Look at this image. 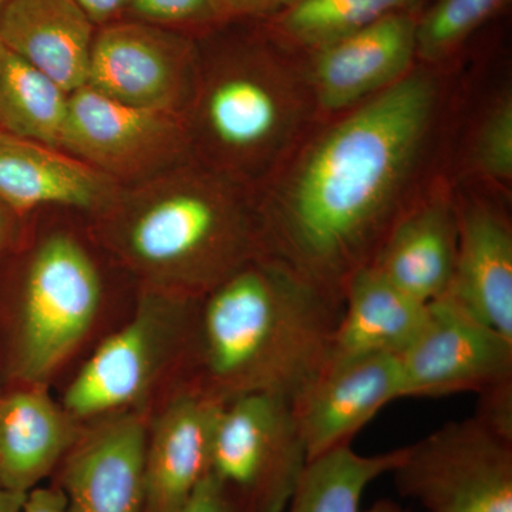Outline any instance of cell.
<instances>
[{"mask_svg":"<svg viewBox=\"0 0 512 512\" xmlns=\"http://www.w3.org/2000/svg\"><path fill=\"white\" fill-rule=\"evenodd\" d=\"M96 220L101 244L140 286L191 299L265 255L251 194L194 158L121 188Z\"/></svg>","mask_w":512,"mask_h":512,"instance_id":"277c9868","label":"cell"},{"mask_svg":"<svg viewBox=\"0 0 512 512\" xmlns=\"http://www.w3.org/2000/svg\"><path fill=\"white\" fill-rule=\"evenodd\" d=\"M342 308L284 262L256 256L201 299L185 386L221 403L245 394L293 402L325 369Z\"/></svg>","mask_w":512,"mask_h":512,"instance_id":"7a4b0ae2","label":"cell"},{"mask_svg":"<svg viewBox=\"0 0 512 512\" xmlns=\"http://www.w3.org/2000/svg\"><path fill=\"white\" fill-rule=\"evenodd\" d=\"M69 93L0 42V131L60 148Z\"/></svg>","mask_w":512,"mask_h":512,"instance_id":"7402d4cb","label":"cell"},{"mask_svg":"<svg viewBox=\"0 0 512 512\" xmlns=\"http://www.w3.org/2000/svg\"><path fill=\"white\" fill-rule=\"evenodd\" d=\"M402 454L400 447L366 456L349 444L313 458L285 512H362L367 488L392 473Z\"/></svg>","mask_w":512,"mask_h":512,"instance_id":"603a6c76","label":"cell"},{"mask_svg":"<svg viewBox=\"0 0 512 512\" xmlns=\"http://www.w3.org/2000/svg\"><path fill=\"white\" fill-rule=\"evenodd\" d=\"M457 244V205L450 195L433 194L404 208L369 266L400 291L430 303L450 288Z\"/></svg>","mask_w":512,"mask_h":512,"instance_id":"e0dca14e","label":"cell"},{"mask_svg":"<svg viewBox=\"0 0 512 512\" xmlns=\"http://www.w3.org/2000/svg\"><path fill=\"white\" fill-rule=\"evenodd\" d=\"M362 512H412L409 510H406V508L402 507V505L394 503L392 500H379L376 501L375 504L372 505V507L369 508V510L362 511Z\"/></svg>","mask_w":512,"mask_h":512,"instance_id":"d6a6232c","label":"cell"},{"mask_svg":"<svg viewBox=\"0 0 512 512\" xmlns=\"http://www.w3.org/2000/svg\"><path fill=\"white\" fill-rule=\"evenodd\" d=\"M201 67L187 114L192 158L244 190L272 180L316 110L308 59L264 22L197 37Z\"/></svg>","mask_w":512,"mask_h":512,"instance_id":"3957f363","label":"cell"},{"mask_svg":"<svg viewBox=\"0 0 512 512\" xmlns=\"http://www.w3.org/2000/svg\"><path fill=\"white\" fill-rule=\"evenodd\" d=\"M60 150L121 188L146 183L192 160L184 117L127 106L87 84L69 94Z\"/></svg>","mask_w":512,"mask_h":512,"instance_id":"9c48e42d","label":"cell"},{"mask_svg":"<svg viewBox=\"0 0 512 512\" xmlns=\"http://www.w3.org/2000/svg\"><path fill=\"white\" fill-rule=\"evenodd\" d=\"M6 0H0V15H2L3 6H5Z\"/></svg>","mask_w":512,"mask_h":512,"instance_id":"e575fe53","label":"cell"},{"mask_svg":"<svg viewBox=\"0 0 512 512\" xmlns=\"http://www.w3.org/2000/svg\"><path fill=\"white\" fill-rule=\"evenodd\" d=\"M221 402L190 386L174 389L148 420L144 512H181L210 473Z\"/></svg>","mask_w":512,"mask_h":512,"instance_id":"5bb4252c","label":"cell"},{"mask_svg":"<svg viewBox=\"0 0 512 512\" xmlns=\"http://www.w3.org/2000/svg\"><path fill=\"white\" fill-rule=\"evenodd\" d=\"M103 303L99 266L66 231L33 249L6 330L5 376L13 386H46L92 330Z\"/></svg>","mask_w":512,"mask_h":512,"instance_id":"8992f818","label":"cell"},{"mask_svg":"<svg viewBox=\"0 0 512 512\" xmlns=\"http://www.w3.org/2000/svg\"><path fill=\"white\" fill-rule=\"evenodd\" d=\"M200 67L197 37L121 19L97 29L87 86L127 106L187 120Z\"/></svg>","mask_w":512,"mask_h":512,"instance_id":"30bf717a","label":"cell"},{"mask_svg":"<svg viewBox=\"0 0 512 512\" xmlns=\"http://www.w3.org/2000/svg\"><path fill=\"white\" fill-rule=\"evenodd\" d=\"M399 365L400 400L480 396L512 382V339L444 295L429 303L419 332L399 355Z\"/></svg>","mask_w":512,"mask_h":512,"instance_id":"8fae6325","label":"cell"},{"mask_svg":"<svg viewBox=\"0 0 512 512\" xmlns=\"http://www.w3.org/2000/svg\"><path fill=\"white\" fill-rule=\"evenodd\" d=\"M22 512H69L66 495L56 483L37 485L26 494Z\"/></svg>","mask_w":512,"mask_h":512,"instance_id":"f546056e","label":"cell"},{"mask_svg":"<svg viewBox=\"0 0 512 512\" xmlns=\"http://www.w3.org/2000/svg\"><path fill=\"white\" fill-rule=\"evenodd\" d=\"M124 19L195 37L221 26L218 0H131Z\"/></svg>","mask_w":512,"mask_h":512,"instance_id":"4316f807","label":"cell"},{"mask_svg":"<svg viewBox=\"0 0 512 512\" xmlns=\"http://www.w3.org/2000/svg\"><path fill=\"white\" fill-rule=\"evenodd\" d=\"M97 29L124 19L131 0H74Z\"/></svg>","mask_w":512,"mask_h":512,"instance_id":"4dcf8cb0","label":"cell"},{"mask_svg":"<svg viewBox=\"0 0 512 512\" xmlns=\"http://www.w3.org/2000/svg\"><path fill=\"white\" fill-rule=\"evenodd\" d=\"M474 168L494 183L512 181V97L503 93L488 107L473 143Z\"/></svg>","mask_w":512,"mask_h":512,"instance_id":"484cf974","label":"cell"},{"mask_svg":"<svg viewBox=\"0 0 512 512\" xmlns=\"http://www.w3.org/2000/svg\"><path fill=\"white\" fill-rule=\"evenodd\" d=\"M309 464L291 400L245 394L222 404L210 473L247 512H285Z\"/></svg>","mask_w":512,"mask_h":512,"instance_id":"ba28073f","label":"cell"},{"mask_svg":"<svg viewBox=\"0 0 512 512\" xmlns=\"http://www.w3.org/2000/svg\"><path fill=\"white\" fill-rule=\"evenodd\" d=\"M181 512H247L211 474L194 491Z\"/></svg>","mask_w":512,"mask_h":512,"instance_id":"f1b7e54d","label":"cell"},{"mask_svg":"<svg viewBox=\"0 0 512 512\" xmlns=\"http://www.w3.org/2000/svg\"><path fill=\"white\" fill-rule=\"evenodd\" d=\"M510 0H437L416 23L417 57L440 62L463 45Z\"/></svg>","mask_w":512,"mask_h":512,"instance_id":"d4e9b609","label":"cell"},{"mask_svg":"<svg viewBox=\"0 0 512 512\" xmlns=\"http://www.w3.org/2000/svg\"><path fill=\"white\" fill-rule=\"evenodd\" d=\"M121 187L60 148L0 131V204L23 215L46 207L103 214Z\"/></svg>","mask_w":512,"mask_h":512,"instance_id":"2e32d148","label":"cell"},{"mask_svg":"<svg viewBox=\"0 0 512 512\" xmlns=\"http://www.w3.org/2000/svg\"><path fill=\"white\" fill-rule=\"evenodd\" d=\"M97 28L74 0H6L0 42L64 92L86 86Z\"/></svg>","mask_w":512,"mask_h":512,"instance_id":"ffe728a7","label":"cell"},{"mask_svg":"<svg viewBox=\"0 0 512 512\" xmlns=\"http://www.w3.org/2000/svg\"><path fill=\"white\" fill-rule=\"evenodd\" d=\"M150 414L119 412L83 424L52 477L69 512H144Z\"/></svg>","mask_w":512,"mask_h":512,"instance_id":"7c38bea8","label":"cell"},{"mask_svg":"<svg viewBox=\"0 0 512 512\" xmlns=\"http://www.w3.org/2000/svg\"><path fill=\"white\" fill-rule=\"evenodd\" d=\"M423 0H296L266 26L296 49L313 53L396 12H416Z\"/></svg>","mask_w":512,"mask_h":512,"instance_id":"cb8c5ba5","label":"cell"},{"mask_svg":"<svg viewBox=\"0 0 512 512\" xmlns=\"http://www.w3.org/2000/svg\"><path fill=\"white\" fill-rule=\"evenodd\" d=\"M416 12H396L308 53L316 109L340 113L383 92L413 70Z\"/></svg>","mask_w":512,"mask_h":512,"instance_id":"4fadbf2b","label":"cell"},{"mask_svg":"<svg viewBox=\"0 0 512 512\" xmlns=\"http://www.w3.org/2000/svg\"><path fill=\"white\" fill-rule=\"evenodd\" d=\"M342 301L325 369L369 357L399 356L419 332L429 308L369 265L350 276Z\"/></svg>","mask_w":512,"mask_h":512,"instance_id":"44dd1931","label":"cell"},{"mask_svg":"<svg viewBox=\"0 0 512 512\" xmlns=\"http://www.w3.org/2000/svg\"><path fill=\"white\" fill-rule=\"evenodd\" d=\"M439 82L412 70L312 140L256 201L265 255L342 301L402 214L404 185L429 136Z\"/></svg>","mask_w":512,"mask_h":512,"instance_id":"6da1fadb","label":"cell"},{"mask_svg":"<svg viewBox=\"0 0 512 512\" xmlns=\"http://www.w3.org/2000/svg\"><path fill=\"white\" fill-rule=\"evenodd\" d=\"M458 244L446 293L474 318L512 339V229L483 202L457 207Z\"/></svg>","mask_w":512,"mask_h":512,"instance_id":"d6986e66","label":"cell"},{"mask_svg":"<svg viewBox=\"0 0 512 512\" xmlns=\"http://www.w3.org/2000/svg\"><path fill=\"white\" fill-rule=\"evenodd\" d=\"M200 302L140 286L133 316L80 367L64 392V409L82 423L111 413H148L164 379L175 389L184 386Z\"/></svg>","mask_w":512,"mask_h":512,"instance_id":"5b68a950","label":"cell"},{"mask_svg":"<svg viewBox=\"0 0 512 512\" xmlns=\"http://www.w3.org/2000/svg\"><path fill=\"white\" fill-rule=\"evenodd\" d=\"M46 386L0 393V487L28 494L55 476L83 430Z\"/></svg>","mask_w":512,"mask_h":512,"instance_id":"ac0fdd59","label":"cell"},{"mask_svg":"<svg viewBox=\"0 0 512 512\" xmlns=\"http://www.w3.org/2000/svg\"><path fill=\"white\" fill-rule=\"evenodd\" d=\"M296 0H218L221 25L232 22H264L284 12Z\"/></svg>","mask_w":512,"mask_h":512,"instance_id":"83f0119b","label":"cell"},{"mask_svg":"<svg viewBox=\"0 0 512 512\" xmlns=\"http://www.w3.org/2000/svg\"><path fill=\"white\" fill-rule=\"evenodd\" d=\"M26 494L13 493L0 487V512H22Z\"/></svg>","mask_w":512,"mask_h":512,"instance_id":"1f68e13d","label":"cell"},{"mask_svg":"<svg viewBox=\"0 0 512 512\" xmlns=\"http://www.w3.org/2000/svg\"><path fill=\"white\" fill-rule=\"evenodd\" d=\"M397 491L426 512H512V434L474 414L403 447Z\"/></svg>","mask_w":512,"mask_h":512,"instance_id":"52a82bcc","label":"cell"},{"mask_svg":"<svg viewBox=\"0 0 512 512\" xmlns=\"http://www.w3.org/2000/svg\"><path fill=\"white\" fill-rule=\"evenodd\" d=\"M6 210L2 204H0V251H2L3 244L6 241V235H8V218H6Z\"/></svg>","mask_w":512,"mask_h":512,"instance_id":"836d02e7","label":"cell"},{"mask_svg":"<svg viewBox=\"0 0 512 512\" xmlns=\"http://www.w3.org/2000/svg\"><path fill=\"white\" fill-rule=\"evenodd\" d=\"M396 400H400L399 356L326 367L292 402L309 461L349 446L377 413Z\"/></svg>","mask_w":512,"mask_h":512,"instance_id":"9a60e30c","label":"cell"}]
</instances>
